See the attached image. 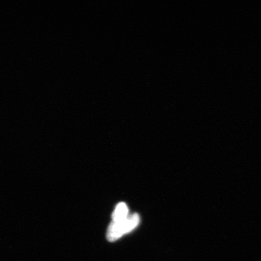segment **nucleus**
Returning <instances> with one entry per match:
<instances>
[{
  "mask_svg": "<svg viewBox=\"0 0 261 261\" xmlns=\"http://www.w3.org/2000/svg\"><path fill=\"white\" fill-rule=\"evenodd\" d=\"M128 208L125 203H120L117 205L113 214V222H119L128 217Z\"/></svg>",
  "mask_w": 261,
  "mask_h": 261,
  "instance_id": "2",
  "label": "nucleus"
},
{
  "mask_svg": "<svg viewBox=\"0 0 261 261\" xmlns=\"http://www.w3.org/2000/svg\"><path fill=\"white\" fill-rule=\"evenodd\" d=\"M140 217L135 214L121 221L112 222L108 230L107 238L110 242H113L129 232L135 228L139 223Z\"/></svg>",
  "mask_w": 261,
  "mask_h": 261,
  "instance_id": "1",
  "label": "nucleus"
}]
</instances>
